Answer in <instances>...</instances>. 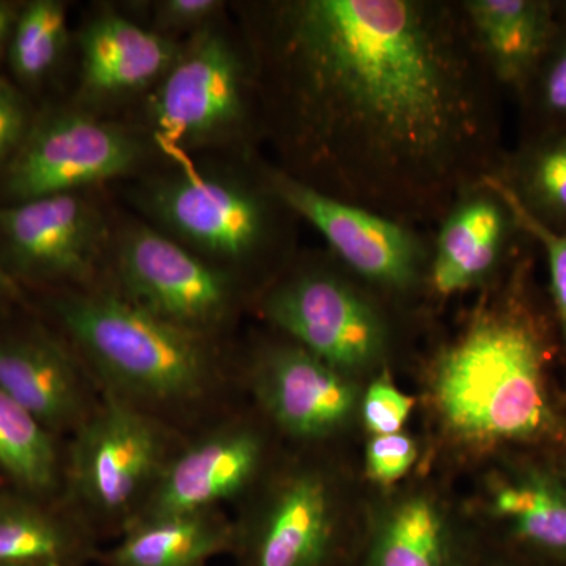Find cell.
<instances>
[{"mask_svg": "<svg viewBox=\"0 0 566 566\" xmlns=\"http://www.w3.org/2000/svg\"><path fill=\"white\" fill-rule=\"evenodd\" d=\"M251 312L268 329L363 382L389 370L419 316L360 281L327 249L294 253L256 294Z\"/></svg>", "mask_w": 566, "mask_h": 566, "instance_id": "obj_5", "label": "cell"}, {"mask_svg": "<svg viewBox=\"0 0 566 566\" xmlns=\"http://www.w3.org/2000/svg\"><path fill=\"white\" fill-rule=\"evenodd\" d=\"M21 7L0 0V54L9 48L11 32Z\"/></svg>", "mask_w": 566, "mask_h": 566, "instance_id": "obj_34", "label": "cell"}, {"mask_svg": "<svg viewBox=\"0 0 566 566\" xmlns=\"http://www.w3.org/2000/svg\"><path fill=\"white\" fill-rule=\"evenodd\" d=\"M0 390L63 441L102 400L80 354L52 324L41 322L0 327Z\"/></svg>", "mask_w": 566, "mask_h": 566, "instance_id": "obj_15", "label": "cell"}, {"mask_svg": "<svg viewBox=\"0 0 566 566\" xmlns=\"http://www.w3.org/2000/svg\"><path fill=\"white\" fill-rule=\"evenodd\" d=\"M232 517L237 566H349L364 516L331 450L285 447Z\"/></svg>", "mask_w": 566, "mask_h": 566, "instance_id": "obj_6", "label": "cell"}, {"mask_svg": "<svg viewBox=\"0 0 566 566\" xmlns=\"http://www.w3.org/2000/svg\"><path fill=\"white\" fill-rule=\"evenodd\" d=\"M416 398L395 385L390 370L368 379L360 398L359 419L370 436L403 431L415 411Z\"/></svg>", "mask_w": 566, "mask_h": 566, "instance_id": "obj_27", "label": "cell"}, {"mask_svg": "<svg viewBox=\"0 0 566 566\" xmlns=\"http://www.w3.org/2000/svg\"><path fill=\"white\" fill-rule=\"evenodd\" d=\"M562 0H461L476 46L502 92L517 96L545 54Z\"/></svg>", "mask_w": 566, "mask_h": 566, "instance_id": "obj_21", "label": "cell"}, {"mask_svg": "<svg viewBox=\"0 0 566 566\" xmlns=\"http://www.w3.org/2000/svg\"><path fill=\"white\" fill-rule=\"evenodd\" d=\"M483 536V535H482ZM479 566H557L513 547L499 545L483 536L482 556Z\"/></svg>", "mask_w": 566, "mask_h": 566, "instance_id": "obj_32", "label": "cell"}, {"mask_svg": "<svg viewBox=\"0 0 566 566\" xmlns=\"http://www.w3.org/2000/svg\"><path fill=\"white\" fill-rule=\"evenodd\" d=\"M252 155L229 169L182 167L137 191L156 229L229 271L259 294L293 259L296 214L275 196Z\"/></svg>", "mask_w": 566, "mask_h": 566, "instance_id": "obj_4", "label": "cell"}, {"mask_svg": "<svg viewBox=\"0 0 566 566\" xmlns=\"http://www.w3.org/2000/svg\"><path fill=\"white\" fill-rule=\"evenodd\" d=\"M22 300H24L22 286L11 277L0 255V305L20 303Z\"/></svg>", "mask_w": 566, "mask_h": 566, "instance_id": "obj_33", "label": "cell"}, {"mask_svg": "<svg viewBox=\"0 0 566 566\" xmlns=\"http://www.w3.org/2000/svg\"><path fill=\"white\" fill-rule=\"evenodd\" d=\"M237 371L245 400L289 449L331 450L359 419L365 382L268 327L237 345Z\"/></svg>", "mask_w": 566, "mask_h": 566, "instance_id": "obj_10", "label": "cell"}, {"mask_svg": "<svg viewBox=\"0 0 566 566\" xmlns=\"http://www.w3.org/2000/svg\"><path fill=\"white\" fill-rule=\"evenodd\" d=\"M104 283L156 318L219 342H233L234 327L255 300L240 277L145 223L117 234Z\"/></svg>", "mask_w": 566, "mask_h": 566, "instance_id": "obj_9", "label": "cell"}, {"mask_svg": "<svg viewBox=\"0 0 566 566\" xmlns=\"http://www.w3.org/2000/svg\"><path fill=\"white\" fill-rule=\"evenodd\" d=\"M227 3L222 0H156L148 3L151 11L150 31L178 41L211 28L222 20Z\"/></svg>", "mask_w": 566, "mask_h": 566, "instance_id": "obj_30", "label": "cell"}, {"mask_svg": "<svg viewBox=\"0 0 566 566\" xmlns=\"http://www.w3.org/2000/svg\"><path fill=\"white\" fill-rule=\"evenodd\" d=\"M534 241L505 274L482 290L455 335L424 368V400L450 446L491 455L512 447L566 449V417L551 364L558 335L535 286Z\"/></svg>", "mask_w": 566, "mask_h": 566, "instance_id": "obj_2", "label": "cell"}, {"mask_svg": "<svg viewBox=\"0 0 566 566\" xmlns=\"http://www.w3.org/2000/svg\"><path fill=\"white\" fill-rule=\"evenodd\" d=\"M33 122L31 107L20 88L0 76V174L20 150Z\"/></svg>", "mask_w": 566, "mask_h": 566, "instance_id": "obj_31", "label": "cell"}, {"mask_svg": "<svg viewBox=\"0 0 566 566\" xmlns=\"http://www.w3.org/2000/svg\"><path fill=\"white\" fill-rule=\"evenodd\" d=\"M528 241L494 178L468 189L433 229L431 300H449L493 285Z\"/></svg>", "mask_w": 566, "mask_h": 566, "instance_id": "obj_16", "label": "cell"}, {"mask_svg": "<svg viewBox=\"0 0 566 566\" xmlns=\"http://www.w3.org/2000/svg\"><path fill=\"white\" fill-rule=\"evenodd\" d=\"M482 547V532L433 488L395 486L364 515L349 566H479Z\"/></svg>", "mask_w": 566, "mask_h": 566, "instance_id": "obj_17", "label": "cell"}, {"mask_svg": "<svg viewBox=\"0 0 566 566\" xmlns=\"http://www.w3.org/2000/svg\"><path fill=\"white\" fill-rule=\"evenodd\" d=\"M240 13L283 172L424 230L497 172L502 88L461 0H259Z\"/></svg>", "mask_w": 566, "mask_h": 566, "instance_id": "obj_1", "label": "cell"}, {"mask_svg": "<svg viewBox=\"0 0 566 566\" xmlns=\"http://www.w3.org/2000/svg\"><path fill=\"white\" fill-rule=\"evenodd\" d=\"M510 203H512L524 232L534 241L536 248L542 249L543 255H545L547 275H549L551 312H553L554 323H556L558 344H560L566 364V233L557 234L543 229L517 210L512 200Z\"/></svg>", "mask_w": 566, "mask_h": 566, "instance_id": "obj_29", "label": "cell"}, {"mask_svg": "<svg viewBox=\"0 0 566 566\" xmlns=\"http://www.w3.org/2000/svg\"><path fill=\"white\" fill-rule=\"evenodd\" d=\"M556 469L558 471V474L564 476V480L566 482V449L564 450V455H562L560 463H558Z\"/></svg>", "mask_w": 566, "mask_h": 566, "instance_id": "obj_35", "label": "cell"}, {"mask_svg": "<svg viewBox=\"0 0 566 566\" xmlns=\"http://www.w3.org/2000/svg\"><path fill=\"white\" fill-rule=\"evenodd\" d=\"M156 140L170 151L237 148L251 155L263 136L255 62L222 20L181 43V50L147 99Z\"/></svg>", "mask_w": 566, "mask_h": 566, "instance_id": "obj_8", "label": "cell"}, {"mask_svg": "<svg viewBox=\"0 0 566 566\" xmlns=\"http://www.w3.org/2000/svg\"><path fill=\"white\" fill-rule=\"evenodd\" d=\"M82 109L150 92L172 66L180 41L115 10L96 13L80 33Z\"/></svg>", "mask_w": 566, "mask_h": 566, "instance_id": "obj_19", "label": "cell"}, {"mask_svg": "<svg viewBox=\"0 0 566 566\" xmlns=\"http://www.w3.org/2000/svg\"><path fill=\"white\" fill-rule=\"evenodd\" d=\"M516 99L521 136L566 125V0L542 61Z\"/></svg>", "mask_w": 566, "mask_h": 566, "instance_id": "obj_26", "label": "cell"}, {"mask_svg": "<svg viewBox=\"0 0 566 566\" xmlns=\"http://www.w3.org/2000/svg\"><path fill=\"white\" fill-rule=\"evenodd\" d=\"M482 506L486 539L566 566V482L556 468L520 460L495 469Z\"/></svg>", "mask_w": 566, "mask_h": 566, "instance_id": "obj_18", "label": "cell"}, {"mask_svg": "<svg viewBox=\"0 0 566 566\" xmlns=\"http://www.w3.org/2000/svg\"><path fill=\"white\" fill-rule=\"evenodd\" d=\"M493 178L531 221L566 233V125L520 136Z\"/></svg>", "mask_w": 566, "mask_h": 566, "instance_id": "obj_23", "label": "cell"}, {"mask_svg": "<svg viewBox=\"0 0 566 566\" xmlns=\"http://www.w3.org/2000/svg\"><path fill=\"white\" fill-rule=\"evenodd\" d=\"M262 167L275 196L322 234L327 251L346 270L392 303L420 314L431 300L433 230L338 202L273 164L262 163Z\"/></svg>", "mask_w": 566, "mask_h": 566, "instance_id": "obj_11", "label": "cell"}, {"mask_svg": "<svg viewBox=\"0 0 566 566\" xmlns=\"http://www.w3.org/2000/svg\"><path fill=\"white\" fill-rule=\"evenodd\" d=\"M148 155L150 147L139 134L103 120L93 111L52 112L33 122L20 150L0 174V191L9 205L84 192L134 172Z\"/></svg>", "mask_w": 566, "mask_h": 566, "instance_id": "obj_13", "label": "cell"}, {"mask_svg": "<svg viewBox=\"0 0 566 566\" xmlns=\"http://www.w3.org/2000/svg\"><path fill=\"white\" fill-rule=\"evenodd\" d=\"M419 452L416 439L405 431L371 436L365 447V476L381 490H392L411 474Z\"/></svg>", "mask_w": 566, "mask_h": 566, "instance_id": "obj_28", "label": "cell"}, {"mask_svg": "<svg viewBox=\"0 0 566 566\" xmlns=\"http://www.w3.org/2000/svg\"><path fill=\"white\" fill-rule=\"evenodd\" d=\"M102 547L62 499L0 485V566H88Z\"/></svg>", "mask_w": 566, "mask_h": 566, "instance_id": "obj_20", "label": "cell"}, {"mask_svg": "<svg viewBox=\"0 0 566 566\" xmlns=\"http://www.w3.org/2000/svg\"><path fill=\"white\" fill-rule=\"evenodd\" d=\"M283 449L270 423L244 398L182 434L139 520L237 506L259 486Z\"/></svg>", "mask_w": 566, "mask_h": 566, "instance_id": "obj_12", "label": "cell"}, {"mask_svg": "<svg viewBox=\"0 0 566 566\" xmlns=\"http://www.w3.org/2000/svg\"><path fill=\"white\" fill-rule=\"evenodd\" d=\"M0 485H3L2 480H0Z\"/></svg>", "mask_w": 566, "mask_h": 566, "instance_id": "obj_36", "label": "cell"}, {"mask_svg": "<svg viewBox=\"0 0 566 566\" xmlns=\"http://www.w3.org/2000/svg\"><path fill=\"white\" fill-rule=\"evenodd\" d=\"M65 441L0 390V480L41 499H62Z\"/></svg>", "mask_w": 566, "mask_h": 566, "instance_id": "obj_24", "label": "cell"}, {"mask_svg": "<svg viewBox=\"0 0 566 566\" xmlns=\"http://www.w3.org/2000/svg\"><path fill=\"white\" fill-rule=\"evenodd\" d=\"M52 326L103 394L189 433L244 400L237 345L142 311L107 283L46 293Z\"/></svg>", "mask_w": 566, "mask_h": 566, "instance_id": "obj_3", "label": "cell"}, {"mask_svg": "<svg viewBox=\"0 0 566 566\" xmlns=\"http://www.w3.org/2000/svg\"><path fill=\"white\" fill-rule=\"evenodd\" d=\"M107 226L84 192L0 207V255L20 285L91 289L106 275Z\"/></svg>", "mask_w": 566, "mask_h": 566, "instance_id": "obj_14", "label": "cell"}, {"mask_svg": "<svg viewBox=\"0 0 566 566\" xmlns=\"http://www.w3.org/2000/svg\"><path fill=\"white\" fill-rule=\"evenodd\" d=\"M70 43L66 6L59 0H32L18 13L11 32V73L22 85L35 87L54 73Z\"/></svg>", "mask_w": 566, "mask_h": 566, "instance_id": "obj_25", "label": "cell"}, {"mask_svg": "<svg viewBox=\"0 0 566 566\" xmlns=\"http://www.w3.org/2000/svg\"><path fill=\"white\" fill-rule=\"evenodd\" d=\"M233 517L226 510L144 517L126 528L96 564L102 566H208L232 553Z\"/></svg>", "mask_w": 566, "mask_h": 566, "instance_id": "obj_22", "label": "cell"}, {"mask_svg": "<svg viewBox=\"0 0 566 566\" xmlns=\"http://www.w3.org/2000/svg\"><path fill=\"white\" fill-rule=\"evenodd\" d=\"M182 434L102 392L65 441L62 501L99 543L114 542L144 513Z\"/></svg>", "mask_w": 566, "mask_h": 566, "instance_id": "obj_7", "label": "cell"}]
</instances>
